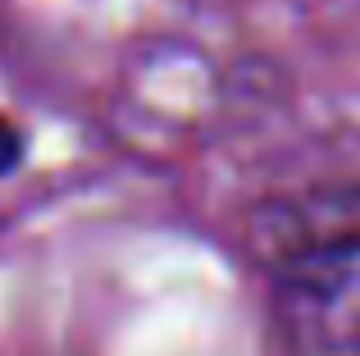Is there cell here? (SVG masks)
Returning a JSON list of instances; mask_svg holds the SVG:
<instances>
[{
  "instance_id": "cell-1",
  "label": "cell",
  "mask_w": 360,
  "mask_h": 356,
  "mask_svg": "<svg viewBox=\"0 0 360 356\" xmlns=\"http://www.w3.org/2000/svg\"><path fill=\"white\" fill-rule=\"evenodd\" d=\"M255 260L301 348H360V187H315L269 205L255 220Z\"/></svg>"
},
{
  "instance_id": "cell-2",
  "label": "cell",
  "mask_w": 360,
  "mask_h": 356,
  "mask_svg": "<svg viewBox=\"0 0 360 356\" xmlns=\"http://www.w3.org/2000/svg\"><path fill=\"white\" fill-rule=\"evenodd\" d=\"M18 151H23V142H18L14 124H9L5 115H0V174H9L18 165Z\"/></svg>"
}]
</instances>
